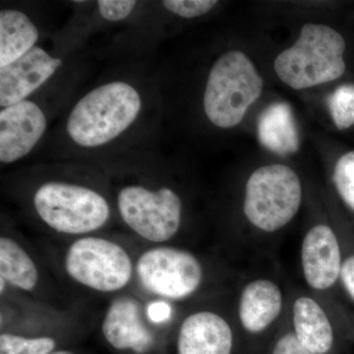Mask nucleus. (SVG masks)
Segmentation results:
<instances>
[{"label":"nucleus","instance_id":"1","mask_svg":"<svg viewBox=\"0 0 354 354\" xmlns=\"http://www.w3.org/2000/svg\"><path fill=\"white\" fill-rule=\"evenodd\" d=\"M143 109L144 97L136 86L125 80L109 81L75 102L65 121V133L79 148H102L127 134Z\"/></svg>","mask_w":354,"mask_h":354},{"label":"nucleus","instance_id":"2","mask_svg":"<svg viewBox=\"0 0 354 354\" xmlns=\"http://www.w3.org/2000/svg\"><path fill=\"white\" fill-rule=\"evenodd\" d=\"M32 206L39 220L59 234L87 236L108 225L113 215L108 198L86 184L48 180L35 190Z\"/></svg>","mask_w":354,"mask_h":354},{"label":"nucleus","instance_id":"3","mask_svg":"<svg viewBox=\"0 0 354 354\" xmlns=\"http://www.w3.org/2000/svg\"><path fill=\"white\" fill-rule=\"evenodd\" d=\"M346 43L342 35L325 25L306 24L299 38L274 62L279 78L295 90L337 80L346 71Z\"/></svg>","mask_w":354,"mask_h":354},{"label":"nucleus","instance_id":"4","mask_svg":"<svg viewBox=\"0 0 354 354\" xmlns=\"http://www.w3.org/2000/svg\"><path fill=\"white\" fill-rule=\"evenodd\" d=\"M262 90V78L252 62L241 51H228L209 71L203 97L205 113L216 127H236Z\"/></svg>","mask_w":354,"mask_h":354},{"label":"nucleus","instance_id":"5","mask_svg":"<svg viewBox=\"0 0 354 354\" xmlns=\"http://www.w3.org/2000/svg\"><path fill=\"white\" fill-rule=\"evenodd\" d=\"M64 268L77 285L102 295H113L135 279V263L124 246L106 237H78L67 248Z\"/></svg>","mask_w":354,"mask_h":354},{"label":"nucleus","instance_id":"6","mask_svg":"<svg viewBox=\"0 0 354 354\" xmlns=\"http://www.w3.org/2000/svg\"><path fill=\"white\" fill-rule=\"evenodd\" d=\"M115 205L121 221L133 234L156 245L174 239L183 223V200L169 186L128 183L116 193Z\"/></svg>","mask_w":354,"mask_h":354},{"label":"nucleus","instance_id":"7","mask_svg":"<svg viewBox=\"0 0 354 354\" xmlns=\"http://www.w3.org/2000/svg\"><path fill=\"white\" fill-rule=\"evenodd\" d=\"M302 201L299 177L285 165L259 167L246 183L243 211L261 232H278L297 216Z\"/></svg>","mask_w":354,"mask_h":354},{"label":"nucleus","instance_id":"8","mask_svg":"<svg viewBox=\"0 0 354 354\" xmlns=\"http://www.w3.org/2000/svg\"><path fill=\"white\" fill-rule=\"evenodd\" d=\"M135 279L158 300L183 301L200 290L205 270L194 253L162 244L151 247L139 256L135 263Z\"/></svg>","mask_w":354,"mask_h":354},{"label":"nucleus","instance_id":"9","mask_svg":"<svg viewBox=\"0 0 354 354\" xmlns=\"http://www.w3.org/2000/svg\"><path fill=\"white\" fill-rule=\"evenodd\" d=\"M146 313V305L132 295H118L106 310L102 333L118 351L145 354L155 344L156 335Z\"/></svg>","mask_w":354,"mask_h":354},{"label":"nucleus","instance_id":"10","mask_svg":"<svg viewBox=\"0 0 354 354\" xmlns=\"http://www.w3.org/2000/svg\"><path fill=\"white\" fill-rule=\"evenodd\" d=\"M48 129L44 109L25 100L0 111V162L13 164L36 148Z\"/></svg>","mask_w":354,"mask_h":354},{"label":"nucleus","instance_id":"11","mask_svg":"<svg viewBox=\"0 0 354 354\" xmlns=\"http://www.w3.org/2000/svg\"><path fill=\"white\" fill-rule=\"evenodd\" d=\"M302 272L310 288L329 290L339 281L344 256L334 230L319 223L305 234L300 250Z\"/></svg>","mask_w":354,"mask_h":354},{"label":"nucleus","instance_id":"12","mask_svg":"<svg viewBox=\"0 0 354 354\" xmlns=\"http://www.w3.org/2000/svg\"><path fill=\"white\" fill-rule=\"evenodd\" d=\"M62 58L37 46L12 64L0 68V106L29 99L62 66Z\"/></svg>","mask_w":354,"mask_h":354},{"label":"nucleus","instance_id":"13","mask_svg":"<svg viewBox=\"0 0 354 354\" xmlns=\"http://www.w3.org/2000/svg\"><path fill=\"white\" fill-rule=\"evenodd\" d=\"M178 354H232L234 332L225 317L212 310L188 314L179 326Z\"/></svg>","mask_w":354,"mask_h":354},{"label":"nucleus","instance_id":"14","mask_svg":"<svg viewBox=\"0 0 354 354\" xmlns=\"http://www.w3.org/2000/svg\"><path fill=\"white\" fill-rule=\"evenodd\" d=\"M281 288L268 279H254L244 286L239 301V318L249 334H261L272 325L283 310Z\"/></svg>","mask_w":354,"mask_h":354},{"label":"nucleus","instance_id":"15","mask_svg":"<svg viewBox=\"0 0 354 354\" xmlns=\"http://www.w3.org/2000/svg\"><path fill=\"white\" fill-rule=\"evenodd\" d=\"M293 333L313 354H327L335 344V330L327 312L316 299L300 297L292 306Z\"/></svg>","mask_w":354,"mask_h":354},{"label":"nucleus","instance_id":"16","mask_svg":"<svg viewBox=\"0 0 354 354\" xmlns=\"http://www.w3.org/2000/svg\"><path fill=\"white\" fill-rule=\"evenodd\" d=\"M39 32L31 18L17 9L0 11V68L12 64L38 46Z\"/></svg>","mask_w":354,"mask_h":354},{"label":"nucleus","instance_id":"17","mask_svg":"<svg viewBox=\"0 0 354 354\" xmlns=\"http://www.w3.org/2000/svg\"><path fill=\"white\" fill-rule=\"evenodd\" d=\"M258 138L266 149L279 156L297 152L299 137L290 104L274 102L263 111L258 121Z\"/></svg>","mask_w":354,"mask_h":354},{"label":"nucleus","instance_id":"18","mask_svg":"<svg viewBox=\"0 0 354 354\" xmlns=\"http://www.w3.org/2000/svg\"><path fill=\"white\" fill-rule=\"evenodd\" d=\"M0 278L26 293L36 290L39 281L36 262L19 242L6 234L0 237Z\"/></svg>","mask_w":354,"mask_h":354},{"label":"nucleus","instance_id":"19","mask_svg":"<svg viewBox=\"0 0 354 354\" xmlns=\"http://www.w3.org/2000/svg\"><path fill=\"white\" fill-rule=\"evenodd\" d=\"M57 342L50 337H23L2 333L0 354H48L55 351Z\"/></svg>","mask_w":354,"mask_h":354},{"label":"nucleus","instance_id":"20","mask_svg":"<svg viewBox=\"0 0 354 354\" xmlns=\"http://www.w3.org/2000/svg\"><path fill=\"white\" fill-rule=\"evenodd\" d=\"M330 115L335 127L344 130L354 125V84H344L328 97Z\"/></svg>","mask_w":354,"mask_h":354},{"label":"nucleus","instance_id":"21","mask_svg":"<svg viewBox=\"0 0 354 354\" xmlns=\"http://www.w3.org/2000/svg\"><path fill=\"white\" fill-rule=\"evenodd\" d=\"M333 180L342 201L354 212V151L337 160Z\"/></svg>","mask_w":354,"mask_h":354},{"label":"nucleus","instance_id":"22","mask_svg":"<svg viewBox=\"0 0 354 354\" xmlns=\"http://www.w3.org/2000/svg\"><path fill=\"white\" fill-rule=\"evenodd\" d=\"M218 4L215 0H167L162 6L183 18H195L208 13Z\"/></svg>","mask_w":354,"mask_h":354},{"label":"nucleus","instance_id":"23","mask_svg":"<svg viewBox=\"0 0 354 354\" xmlns=\"http://www.w3.org/2000/svg\"><path fill=\"white\" fill-rule=\"evenodd\" d=\"M138 2L130 0H100L97 10L102 19L109 22H122L130 17Z\"/></svg>","mask_w":354,"mask_h":354},{"label":"nucleus","instance_id":"24","mask_svg":"<svg viewBox=\"0 0 354 354\" xmlns=\"http://www.w3.org/2000/svg\"><path fill=\"white\" fill-rule=\"evenodd\" d=\"M272 354H313L310 353L308 349L304 348L295 333L290 332L279 337L278 342L274 344Z\"/></svg>","mask_w":354,"mask_h":354},{"label":"nucleus","instance_id":"25","mask_svg":"<svg viewBox=\"0 0 354 354\" xmlns=\"http://www.w3.org/2000/svg\"><path fill=\"white\" fill-rule=\"evenodd\" d=\"M339 281L354 304V252L344 257Z\"/></svg>","mask_w":354,"mask_h":354},{"label":"nucleus","instance_id":"26","mask_svg":"<svg viewBox=\"0 0 354 354\" xmlns=\"http://www.w3.org/2000/svg\"><path fill=\"white\" fill-rule=\"evenodd\" d=\"M146 313L151 323H162L171 318V308L167 301L157 300L146 305Z\"/></svg>","mask_w":354,"mask_h":354},{"label":"nucleus","instance_id":"27","mask_svg":"<svg viewBox=\"0 0 354 354\" xmlns=\"http://www.w3.org/2000/svg\"><path fill=\"white\" fill-rule=\"evenodd\" d=\"M0 283H1V286H0V290H1V295H3L4 291L6 290L7 283L4 281L3 279L0 278Z\"/></svg>","mask_w":354,"mask_h":354},{"label":"nucleus","instance_id":"28","mask_svg":"<svg viewBox=\"0 0 354 354\" xmlns=\"http://www.w3.org/2000/svg\"><path fill=\"white\" fill-rule=\"evenodd\" d=\"M48 354H76L75 353H72L70 351H53V353Z\"/></svg>","mask_w":354,"mask_h":354}]
</instances>
